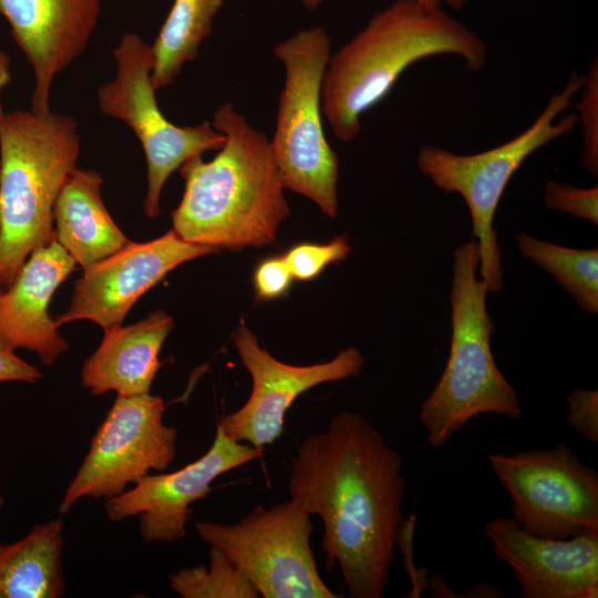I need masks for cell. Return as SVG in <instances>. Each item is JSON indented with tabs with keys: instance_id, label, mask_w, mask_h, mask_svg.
<instances>
[{
	"instance_id": "obj_26",
	"label": "cell",
	"mask_w": 598,
	"mask_h": 598,
	"mask_svg": "<svg viewBox=\"0 0 598 598\" xmlns=\"http://www.w3.org/2000/svg\"><path fill=\"white\" fill-rule=\"evenodd\" d=\"M548 208L598 224V187L580 188L568 183L548 181L545 185Z\"/></svg>"
},
{
	"instance_id": "obj_1",
	"label": "cell",
	"mask_w": 598,
	"mask_h": 598,
	"mask_svg": "<svg viewBox=\"0 0 598 598\" xmlns=\"http://www.w3.org/2000/svg\"><path fill=\"white\" fill-rule=\"evenodd\" d=\"M405 485L401 455L355 413L333 415L291 457L290 498L320 517L327 568L339 566L352 598L385 594Z\"/></svg>"
},
{
	"instance_id": "obj_17",
	"label": "cell",
	"mask_w": 598,
	"mask_h": 598,
	"mask_svg": "<svg viewBox=\"0 0 598 598\" xmlns=\"http://www.w3.org/2000/svg\"><path fill=\"white\" fill-rule=\"evenodd\" d=\"M75 266L54 238L30 254L8 290L0 295V337L14 349L34 352L44 365H52L69 348L49 315V305Z\"/></svg>"
},
{
	"instance_id": "obj_14",
	"label": "cell",
	"mask_w": 598,
	"mask_h": 598,
	"mask_svg": "<svg viewBox=\"0 0 598 598\" xmlns=\"http://www.w3.org/2000/svg\"><path fill=\"white\" fill-rule=\"evenodd\" d=\"M217 251L186 241L173 229L146 243L128 241L83 269L69 309L54 320L59 327L75 320H90L102 329L120 326L133 305L169 271Z\"/></svg>"
},
{
	"instance_id": "obj_35",
	"label": "cell",
	"mask_w": 598,
	"mask_h": 598,
	"mask_svg": "<svg viewBox=\"0 0 598 598\" xmlns=\"http://www.w3.org/2000/svg\"><path fill=\"white\" fill-rule=\"evenodd\" d=\"M2 291H0V295H1Z\"/></svg>"
},
{
	"instance_id": "obj_2",
	"label": "cell",
	"mask_w": 598,
	"mask_h": 598,
	"mask_svg": "<svg viewBox=\"0 0 598 598\" xmlns=\"http://www.w3.org/2000/svg\"><path fill=\"white\" fill-rule=\"evenodd\" d=\"M212 124L225 143L210 161L197 155L179 167L185 187L172 229L216 249L267 246L290 212L270 140L230 103L214 112Z\"/></svg>"
},
{
	"instance_id": "obj_12",
	"label": "cell",
	"mask_w": 598,
	"mask_h": 598,
	"mask_svg": "<svg viewBox=\"0 0 598 598\" xmlns=\"http://www.w3.org/2000/svg\"><path fill=\"white\" fill-rule=\"evenodd\" d=\"M234 343L243 365L250 373L252 388L248 400L219 420L231 440L264 450L282 434L285 415L295 400L307 390L358 375L364 358L355 347L340 351L332 360L309 365H292L274 358L257 337L240 324Z\"/></svg>"
},
{
	"instance_id": "obj_6",
	"label": "cell",
	"mask_w": 598,
	"mask_h": 598,
	"mask_svg": "<svg viewBox=\"0 0 598 598\" xmlns=\"http://www.w3.org/2000/svg\"><path fill=\"white\" fill-rule=\"evenodd\" d=\"M584 75L574 72L532 125L517 136L487 151L460 155L435 145L420 147L416 163L423 175L445 193L460 194L468 208L473 239L480 249V276L488 292L503 288V268L495 213L505 188L525 159L542 146L569 134L578 123L575 113L560 115L581 90Z\"/></svg>"
},
{
	"instance_id": "obj_34",
	"label": "cell",
	"mask_w": 598,
	"mask_h": 598,
	"mask_svg": "<svg viewBox=\"0 0 598 598\" xmlns=\"http://www.w3.org/2000/svg\"><path fill=\"white\" fill-rule=\"evenodd\" d=\"M3 505H4V498H3V496L0 494V511L2 509Z\"/></svg>"
},
{
	"instance_id": "obj_25",
	"label": "cell",
	"mask_w": 598,
	"mask_h": 598,
	"mask_svg": "<svg viewBox=\"0 0 598 598\" xmlns=\"http://www.w3.org/2000/svg\"><path fill=\"white\" fill-rule=\"evenodd\" d=\"M582 95L577 105L579 110L578 122L581 123L582 153L581 163L587 172L598 173V66L597 60L584 75Z\"/></svg>"
},
{
	"instance_id": "obj_28",
	"label": "cell",
	"mask_w": 598,
	"mask_h": 598,
	"mask_svg": "<svg viewBox=\"0 0 598 598\" xmlns=\"http://www.w3.org/2000/svg\"><path fill=\"white\" fill-rule=\"evenodd\" d=\"M293 276L285 257H272L261 261L254 274L257 299L270 300L288 291Z\"/></svg>"
},
{
	"instance_id": "obj_13",
	"label": "cell",
	"mask_w": 598,
	"mask_h": 598,
	"mask_svg": "<svg viewBox=\"0 0 598 598\" xmlns=\"http://www.w3.org/2000/svg\"><path fill=\"white\" fill-rule=\"evenodd\" d=\"M262 455V450L228 437L219 422L207 452L184 467L147 474L122 494L105 501L112 522L140 517V534L147 543H174L187 534L190 505L207 497L212 483Z\"/></svg>"
},
{
	"instance_id": "obj_33",
	"label": "cell",
	"mask_w": 598,
	"mask_h": 598,
	"mask_svg": "<svg viewBox=\"0 0 598 598\" xmlns=\"http://www.w3.org/2000/svg\"><path fill=\"white\" fill-rule=\"evenodd\" d=\"M454 9H461L468 0H441Z\"/></svg>"
},
{
	"instance_id": "obj_30",
	"label": "cell",
	"mask_w": 598,
	"mask_h": 598,
	"mask_svg": "<svg viewBox=\"0 0 598 598\" xmlns=\"http://www.w3.org/2000/svg\"><path fill=\"white\" fill-rule=\"evenodd\" d=\"M42 378L38 367L16 353V349L0 337V382L34 383Z\"/></svg>"
},
{
	"instance_id": "obj_24",
	"label": "cell",
	"mask_w": 598,
	"mask_h": 598,
	"mask_svg": "<svg viewBox=\"0 0 598 598\" xmlns=\"http://www.w3.org/2000/svg\"><path fill=\"white\" fill-rule=\"evenodd\" d=\"M350 251L347 238L339 236L328 244L296 245L283 257L293 278L307 281L318 277L327 266L344 260Z\"/></svg>"
},
{
	"instance_id": "obj_15",
	"label": "cell",
	"mask_w": 598,
	"mask_h": 598,
	"mask_svg": "<svg viewBox=\"0 0 598 598\" xmlns=\"http://www.w3.org/2000/svg\"><path fill=\"white\" fill-rule=\"evenodd\" d=\"M484 532L514 573L522 598L598 597V533L544 538L507 517L489 520Z\"/></svg>"
},
{
	"instance_id": "obj_11",
	"label": "cell",
	"mask_w": 598,
	"mask_h": 598,
	"mask_svg": "<svg viewBox=\"0 0 598 598\" xmlns=\"http://www.w3.org/2000/svg\"><path fill=\"white\" fill-rule=\"evenodd\" d=\"M165 402L150 393L117 395L59 505L65 515L83 497L113 498L176 455L177 429L163 422Z\"/></svg>"
},
{
	"instance_id": "obj_19",
	"label": "cell",
	"mask_w": 598,
	"mask_h": 598,
	"mask_svg": "<svg viewBox=\"0 0 598 598\" xmlns=\"http://www.w3.org/2000/svg\"><path fill=\"white\" fill-rule=\"evenodd\" d=\"M102 184L96 171L75 167L65 179L53 209L55 239L82 269L130 241L105 207Z\"/></svg>"
},
{
	"instance_id": "obj_5",
	"label": "cell",
	"mask_w": 598,
	"mask_h": 598,
	"mask_svg": "<svg viewBox=\"0 0 598 598\" xmlns=\"http://www.w3.org/2000/svg\"><path fill=\"white\" fill-rule=\"evenodd\" d=\"M480 249L472 239L453 252L452 336L445 369L423 401L419 420L433 447H443L470 420L494 413L522 415L517 393L499 371L491 349L494 323L487 313V288L478 278Z\"/></svg>"
},
{
	"instance_id": "obj_18",
	"label": "cell",
	"mask_w": 598,
	"mask_h": 598,
	"mask_svg": "<svg viewBox=\"0 0 598 598\" xmlns=\"http://www.w3.org/2000/svg\"><path fill=\"white\" fill-rule=\"evenodd\" d=\"M173 327V319L157 310L136 323L103 329L100 346L82 367L83 386L93 395L150 393L161 367V349Z\"/></svg>"
},
{
	"instance_id": "obj_31",
	"label": "cell",
	"mask_w": 598,
	"mask_h": 598,
	"mask_svg": "<svg viewBox=\"0 0 598 598\" xmlns=\"http://www.w3.org/2000/svg\"><path fill=\"white\" fill-rule=\"evenodd\" d=\"M11 81L9 55L0 48V121L6 113L2 107V92Z\"/></svg>"
},
{
	"instance_id": "obj_9",
	"label": "cell",
	"mask_w": 598,
	"mask_h": 598,
	"mask_svg": "<svg viewBox=\"0 0 598 598\" xmlns=\"http://www.w3.org/2000/svg\"><path fill=\"white\" fill-rule=\"evenodd\" d=\"M198 537L219 549L264 598H340L322 580L310 545L311 516L293 499L255 505L234 524L198 522Z\"/></svg>"
},
{
	"instance_id": "obj_3",
	"label": "cell",
	"mask_w": 598,
	"mask_h": 598,
	"mask_svg": "<svg viewBox=\"0 0 598 598\" xmlns=\"http://www.w3.org/2000/svg\"><path fill=\"white\" fill-rule=\"evenodd\" d=\"M455 54L472 71L487 60L484 41L442 10L398 0L377 12L350 41L330 55L322 82L321 109L341 142L361 132V116L380 103L414 62Z\"/></svg>"
},
{
	"instance_id": "obj_32",
	"label": "cell",
	"mask_w": 598,
	"mask_h": 598,
	"mask_svg": "<svg viewBox=\"0 0 598 598\" xmlns=\"http://www.w3.org/2000/svg\"><path fill=\"white\" fill-rule=\"evenodd\" d=\"M323 0H301L302 4L308 10L316 9L317 7H319V4ZM414 1H416L417 3H420L423 8L427 9V10H436V9L442 8V1L441 0H414Z\"/></svg>"
},
{
	"instance_id": "obj_29",
	"label": "cell",
	"mask_w": 598,
	"mask_h": 598,
	"mask_svg": "<svg viewBox=\"0 0 598 598\" xmlns=\"http://www.w3.org/2000/svg\"><path fill=\"white\" fill-rule=\"evenodd\" d=\"M416 516L412 514L408 519L402 520L399 529L396 547H400L404 556V568L411 578L412 588L408 597L417 598L422 591L430 586L427 570L416 568L413 561V536Z\"/></svg>"
},
{
	"instance_id": "obj_21",
	"label": "cell",
	"mask_w": 598,
	"mask_h": 598,
	"mask_svg": "<svg viewBox=\"0 0 598 598\" xmlns=\"http://www.w3.org/2000/svg\"><path fill=\"white\" fill-rule=\"evenodd\" d=\"M223 4L224 0H174L152 44V81L156 90L172 84L184 64L198 56Z\"/></svg>"
},
{
	"instance_id": "obj_23",
	"label": "cell",
	"mask_w": 598,
	"mask_h": 598,
	"mask_svg": "<svg viewBox=\"0 0 598 598\" xmlns=\"http://www.w3.org/2000/svg\"><path fill=\"white\" fill-rule=\"evenodd\" d=\"M208 566L184 567L169 575L172 590L182 598H258L246 575L219 549L209 546Z\"/></svg>"
},
{
	"instance_id": "obj_20",
	"label": "cell",
	"mask_w": 598,
	"mask_h": 598,
	"mask_svg": "<svg viewBox=\"0 0 598 598\" xmlns=\"http://www.w3.org/2000/svg\"><path fill=\"white\" fill-rule=\"evenodd\" d=\"M63 520L38 524L21 539L0 544V598H58L64 592Z\"/></svg>"
},
{
	"instance_id": "obj_4",
	"label": "cell",
	"mask_w": 598,
	"mask_h": 598,
	"mask_svg": "<svg viewBox=\"0 0 598 598\" xmlns=\"http://www.w3.org/2000/svg\"><path fill=\"white\" fill-rule=\"evenodd\" d=\"M80 134L64 113L6 112L0 121V286L52 241L53 209L76 167Z\"/></svg>"
},
{
	"instance_id": "obj_22",
	"label": "cell",
	"mask_w": 598,
	"mask_h": 598,
	"mask_svg": "<svg viewBox=\"0 0 598 598\" xmlns=\"http://www.w3.org/2000/svg\"><path fill=\"white\" fill-rule=\"evenodd\" d=\"M520 254L547 271L590 315L598 312V249H576L537 239L524 231L516 235Z\"/></svg>"
},
{
	"instance_id": "obj_27",
	"label": "cell",
	"mask_w": 598,
	"mask_h": 598,
	"mask_svg": "<svg viewBox=\"0 0 598 598\" xmlns=\"http://www.w3.org/2000/svg\"><path fill=\"white\" fill-rule=\"evenodd\" d=\"M567 424L591 443H598V391L576 389L567 396Z\"/></svg>"
},
{
	"instance_id": "obj_10",
	"label": "cell",
	"mask_w": 598,
	"mask_h": 598,
	"mask_svg": "<svg viewBox=\"0 0 598 598\" xmlns=\"http://www.w3.org/2000/svg\"><path fill=\"white\" fill-rule=\"evenodd\" d=\"M488 461L527 533L551 539L598 533V473L568 445L494 453Z\"/></svg>"
},
{
	"instance_id": "obj_7",
	"label": "cell",
	"mask_w": 598,
	"mask_h": 598,
	"mask_svg": "<svg viewBox=\"0 0 598 598\" xmlns=\"http://www.w3.org/2000/svg\"><path fill=\"white\" fill-rule=\"evenodd\" d=\"M274 54L286 71L270 140L281 184L334 218L339 161L326 137L321 109L330 37L322 27L305 29L277 43Z\"/></svg>"
},
{
	"instance_id": "obj_8",
	"label": "cell",
	"mask_w": 598,
	"mask_h": 598,
	"mask_svg": "<svg viewBox=\"0 0 598 598\" xmlns=\"http://www.w3.org/2000/svg\"><path fill=\"white\" fill-rule=\"evenodd\" d=\"M115 75L97 89L100 111L122 121L140 141L146 159L144 210L150 218L159 214V197L168 177L189 158L218 151L225 135L210 122L178 126L162 112L152 81V44L133 32L122 35L113 50Z\"/></svg>"
},
{
	"instance_id": "obj_16",
	"label": "cell",
	"mask_w": 598,
	"mask_h": 598,
	"mask_svg": "<svg viewBox=\"0 0 598 598\" xmlns=\"http://www.w3.org/2000/svg\"><path fill=\"white\" fill-rule=\"evenodd\" d=\"M101 12V0H0V14L32 68L31 111H51L54 78L86 49Z\"/></svg>"
}]
</instances>
